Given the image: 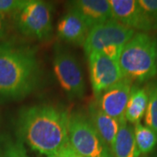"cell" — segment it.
I'll return each instance as SVG.
<instances>
[{"mask_svg": "<svg viewBox=\"0 0 157 157\" xmlns=\"http://www.w3.org/2000/svg\"><path fill=\"white\" fill-rule=\"evenodd\" d=\"M67 110L51 104L23 107L16 119V136L33 151L55 157L69 143Z\"/></svg>", "mask_w": 157, "mask_h": 157, "instance_id": "obj_1", "label": "cell"}, {"mask_svg": "<svg viewBox=\"0 0 157 157\" xmlns=\"http://www.w3.org/2000/svg\"><path fill=\"white\" fill-rule=\"evenodd\" d=\"M42 72L34 49L0 41V101H17L39 87Z\"/></svg>", "mask_w": 157, "mask_h": 157, "instance_id": "obj_2", "label": "cell"}, {"mask_svg": "<svg viewBox=\"0 0 157 157\" xmlns=\"http://www.w3.org/2000/svg\"><path fill=\"white\" fill-rule=\"evenodd\" d=\"M157 39L147 33H135L124 45L119 65L124 78L139 83L151 80L157 74Z\"/></svg>", "mask_w": 157, "mask_h": 157, "instance_id": "obj_3", "label": "cell"}, {"mask_svg": "<svg viewBox=\"0 0 157 157\" xmlns=\"http://www.w3.org/2000/svg\"><path fill=\"white\" fill-rule=\"evenodd\" d=\"M53 9L50 3L41 0H25L12 16L17 32L25 37L46 40L52 32Z\"/></svg>", "mask_w": 157, "mask_h": 157, "instance_id": "obj_4", "label": "cell"}, {"mask_svg": "<svg viewBox=\"0 0 157 157\" xmlns=\"http://www.w3.org/2000/svg\"><path fill=\"white\" fill-rule=\"evenodd\" d=\"M69 144L81 157H114L111 148L83 113L70 114Z\"/></svg>", "mask_w": 157, "mask_h": 157, "instance_id": "obj_5", "label": "cell"}, {"mask_svg": "<svg viewBox=\"0 0 157 157\" xmlns=\"http://www.w3.org/2000/svg\"><path fill=\"white\" fill-rule=\"evenodd\" d=\"M53 70L59 86L70 100L83 98L86 82L81 67L71 52L59 45L54 48Z\"/></svg>", "mask_w": 157, "mask_h": 157, "instance_id": "obj_6", "label": "cell"}, {"mask_svg": "<svg viewBox=\"0 0 157 157\" xmlns=\"http://www.w3.org/2000/svg\"><path fill=\"white\" fill-rule=\"evenodd\" d=\"M135 32L115 19L101 24L90 30L83 45L86 57L111 46L124 47Z\"/></svg>", "mask_w": 157, "mask_h": 157, "instance_id": "obj_7", "label": "cell"}, {"mask_svg": "<svg viewBox=\"0 0 157 157\" xmlns=\"http://www.w3.org/2000/svg\"><path fill=\"white\" fill-rule=\"evenodd\" d=\"M90 82L95 97L124 78L119 62L101 52H93L87 56Z\"/></svg>", "mask_w": 157, "mask_h": 157, "instance_id": "obj_8", "label": "cell"}, {"mask_svg": "<svg viewBox=\"0 0 157 157\" xmlns=\"http://www.w3.org/2000/svg\"><path fill=\"white\" fill-rule=\"evenodd\" d=\"M109 3L113 18L121 25L139 33L157 30V22L147 15L138 0H109Z\"/></svg>", "mask_w": 157, "mask_h": 157, "instance_id": "obj_9", "label": "cell"}, {"mask_svg": "<svg viewBox=\"0 0 157 157\" xmlns=\"http://www.w3.org/2000/svg\"><path fill=\"white\" fill-rule=\"evenodd\" d=\"M133 81L123 78L121 81L107 88L95 97V104L106 114L122 121L128 102Z\"/></svg>", "mask_w": 157, "mask_h": 157, "instance_id": "obj_10", "label": "cell"}, {"mask_svg": "<svg viewBox=\"0 0 157 157\" xmlns=\"http://www.w3.org/2000/svg\"><path fill=\"white\" fill-rule=\"evenodd\" d=\"M90 28L83 17L71 7L60 18L57 25L59 39L76 46H83Z\"/></svg>", "mask_w": 157, "mask_h": 157, "instance_id": "obj_11", "label": "cell"}, {"mask_svg": "<svg viewBox=\"0 0 157 157\" xmlns=\"http://www.w3.org/2000/svg\"><path fill=\"white\" fill-rule=\"evenodd\" d=\"M83 17L90 30L114 19L109 0H77L71 4Z\"/></svg>", "mask_w": 157, "mask_h": 157, "instance_id": "obj_12", "label": "cell"}, {"mask_svg": "<svg viewBox=\"0 0 157 157\" xmlns=\"http://www.w3.org/2000/svg\"><path fill=\"white\" fill-rule=\"evenodd\" d=\"M87 116L96 131L102 137V139L106 141L111 150H113L121 124L123 121H121L115 118L106 114L97 107L95 102L92 103L88 107Z\"/></svg>", "mask_w": 157, "mask_h": 157, "instance_id": "obj_13", "label": "cell"}, {"mask_svg": "<svg viewBox=\"0 0 157 157\" xmlns=\"http://www.w3.org/2000/svg\"><path fill=\"white\" fill-rule=\"evenodd\" d=\"M112 152L114 157H140L135 142L134 127L126 120L121 124Z\"/></svg>", "mask_w": 157, "mask_h": 157, "instance_id": "obj_14", "label": "cell"}, {"mask_svg": "<svg viewBox=\"0 0 157 157\" xmlns=\"http://www.w3.org/2000/svg\"><path fill=\"white\" fill-rule=\"evenodd\" d=\"M148 101V95L146 87L133 86L128 102L125 111V119L128 122L135 124L140 122L144 117Z\"/></svg>", "mask_w": 157, "mask_h": 157, "instance_id": "obj_15", "label": "cell"}, {"mask_svg": "<svg viewBox=\"0 0 157 157\" xmlns=\"http://www.w3.org/2000/svg\"><path fill=\"white\" fill-rule=\"evenodd\" d=\"M134 134L137 147L140 155H147L157 146V135L146 125L136 122L134 126Z\"/></svg>", "mask_w": 157, "mask_h": 157, "instance_id": "obj_16", "label": "cell"}, {"mask_svg": "<svg viewBox=\"0 0 157 157\" xmlns=\"http://www.w3.org/2000/svg\"><path fill=\"white\" fill-rule=\"evenodd\" d=\"M0 157L30 156L19 138L7 133H0Z\"/></svg>", "mask_w": 157, "mask_h": 157, "instance_id": "obj_17", "label": "cell"}, {"mask_svg": "<svg viewBox=\"0 0 157 157\" xmlns=\"http://www.w3.org/2000/svg\"><path fill=\"white\" fill-rule=\"evenodd\" d=\"M146 89L148 101L144 115L145 125L157 135V80L150 81Z\"/></svg>", "mask_w": 157, "mask_h": 157, "instance_id": "obj_18", "label": "cell"}, {"mask_svg": "<svg viewBox=\"0 0 157 157\" xmlns=\"http://www.w3.org/2000/svg\"><path fill=\"white\" fill-rule=\"evenodd\" d=\"M25 0H0V14L12 16L25 4Z\"/></svg>", "mask_w": 157, "mask_h": 157, "instance_id": "obj_19", "label": "cell"}, {"mask_svg": "<svg viewBox=\"0 0 157 157\" xmlns=\"http://www.w3.org/2000/svg\"><path fill=\"white\" fill-rule=\"evenodd\" d=\"M138 3L147 15L157 22V0H138Z\"/></svg>", "mask_w": 157, "mask_h": 157, "instance_id": "obj_20", "label": "cell"}, {"mask_svg": "<svg viewBox=\"0 0 157 157\" xmlns=\"http://www.w3.org/2000/svg\"><path fill=\"white\" fill-rule=\"evenodd\" d=\"M10 33V24L7 17L0 14V41L6 40Z\"/></svg>", "mask_w": 157, "mask_h": 157, "instance_id": "obj_21", "label": "cell"}, {"mask_svg": "<svg viewBox=\"0 0 157 157\" xmlns=\"http://www.w3.org/2000/svg\"><path fill=\"white\" fill-rule=\"evenodd\" d=\"M59 154H60L61 157H81L75 152V150L69 143L59 152Z\"/></svg>", "mask_w": 157, "mask_h": 157, "instance_id": "obj_22", "label": "cell"}, {"mask_svg": "<svg viewBox=\"0 0 157 157\" xmlns=\"http://www.w3.org/2000/svg\"><path fill=\"white\" fill-rule=\"evenodd\" d=\"M144 157H157V153H155V154H149L147 155H144Z\"/></svg>", "mask_w": 157, "mask_h": 157, "instance_id": "obj_23", "label": "cell"}, {"mask_svg": "<svg viewBox=\"0 0 157 157\" xmlns=\"http://www.w3.org/2000/svg\"><path fill=\"white\" fill-rule=\"evenodd\" d=\"M55 157H61V155H60V154L59 153V154H58V155H57Z\"/></svg>", "mask_w": 157, "mask_h": 157, "instance_id": "obj_24", "label": "cell"}, {"mask_svg": "<svg viewBox=\"0 0 157 157\" xmlns=\"http://www.w3.org/2000/svg\"><path fill=\"white\" fill-rule=\"evenodd\" d=\"M156 68H157V48H156Z\"/></svg>", "mask_w": 157, "mask_h": 157, "instance_id": "obj_25", "label": "cell"}]
</instances>
